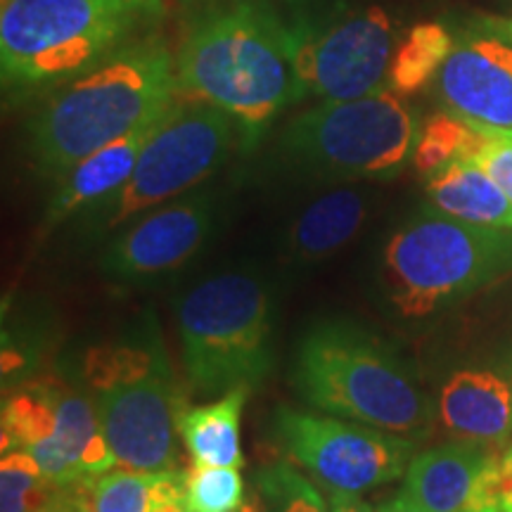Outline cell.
I'll return each mask as SVG.
<instances>
[{
	"instance_id": "6da1fadb",
	"label": "cell",
	"mask_w": 512,
	"mask_h": 512,
	"mask_svg": "<svg viewBox=\"0 0 512 512\" xmlns=\"http://www.w3.org/2000/svg\"><path fill=\"white\" fill-rule=\"evenodd\" d=\"M181 98L176 55L159 38L128 41L105 60L53 88L29 124V152L46 176L67 174L102 145Z\"/></svg>"
},
{
	"instance_id": "7a4b0ae2",
	"label": "cell",
	"mask_w": 512,
	"mask_h": 512,
	"mask_svg": "<svg viewBox=\"0 0 512 512\" xmlns=\"http://www.w3.org/2000/svg\"><path fill=\"white\" fill-rule=\"evenodd\" d=\"M176 76L181 95L219 107L247 136L306 98L292 27L256 0L197 19L176 53Z\"/></svg>"
},
{
	"instance_id": "3957f363",
	"label": "cell",
	"mask_w": 512,
	"mask_h": 512,
	"mask_svg": "<svg viewBox=\"0 0 512 512\" xmlns=\"http://www.w3.org/2000/svg\"><path fill=\"white\" fill-rule=\"evenodd\" d=\"M292 382L309 406L363 425L425 439L434 406L387 344L349 323L306 332L294 356Z\"/></svg>"
},
{
	"instance_id": "277c9868",
	"label": "cell",
	"mask_w": 512,
	"mask_h": 512,
	"mask_svg": "<svg viewBox=\"0 0 512 512\" xmlns=\"http://www.w3.org/2000/svg\"><path fill=\"white\" fill-rule=\"evenodd\" d=\"M152 0H0L5 91L74 79L128 43Z\"/></svg>"
},
{
	"instance_id": "5b68a950",
	"label": "cell",
	"mask_w": 512,
	"mask_h": 512,
	"mask_svg": "<svg viewBox=\"0 0 512 512\" xmlns=\"http://www.w3.org/2000/svg\"><path fill=\"white\" fill-rule=\"evenodd\" d=\"M83 380L119 467L178 470L183 394L159 342H110L83 356Z\"/></svg>"
},
{
	"instance_id": "8992f818",
	"label": "cell",
	"mask_w": 512,
	"mask_h": 512,
	"mask_svg": "<svg viewBox=\"0 0 512 512\" xmlns=\"http://www.w3.org/2000/svg\"><path fill=\"white\" fill-rule=\"evenodd\" d=\"M512 268V230L422 211L382 249L389 302L403 318H425L482 290Z\"/></svg>"
},
{
	"instance_id": "52a82bcc",
	"label": "cell",
	"mask_w": 512,
	"mask_h": 512,
	"mask_svg": "<svg viewBox=\"0 0 512 512\" xmlns=\"http://www.w3.org/2000/svg\"><path fill=\"white\" fill-rule=\"evenodd\" d=\"M418 114L394 88L354 100H323L280 138L287 162L318 181L392 178L413 157Z\"/></svg>"
},
{
	"instance_id": "ba28073f",
	"label": "cell",
	"mask_w": 512,
	"mask_h": 512,
	"mask_svg": "<svg viewBox=\"0 0 512 512\" xmlns=\"http://www.w3.org/2000/svg\"><path fill=\"white\" fill-rule=\"evenodd\" d=\"M192 387L228 394L259 384L273 366L271 297L259 275L230 271L195 285L178 304Z\"/></svg>"
},
{
	"instance_id": "9c48e42d",
	"label": "cell",
	"mask_w": 512,
	"mask_h": 512,
	"mask_svg": "<svg viewBox=\"0 0 512 512\" xmlns=\"http://www.w3.org/2000/svg\"><path fill=\"white\" fill-rule=\"evenodd\" d=\"M233 136V117L181 95L147 138L131 178L107 202L105 228H117L209 178L226 159Z\"/></svg>"
},
{
	"instance_id": "30bf717a",
	"label": "cell",
	"mask_w": 512,
	"mask_h": 512,
	"mask_svg": "<svg viewBox=\"0 0 512 512\" xmlns=\"http://www.w3.org/2000/svg\"><path fill=\"white\" fill-rule=\"evenodd\" d=\"M22 448L60 489L117 465L95 401L57 377H41L3 403V451Z\"/></svg>"
},
{
	"instance_id": "8fae6325",
	"label": "cell",
	"mask_w": 512,
	"mask_h": 512,
	"mask_svg": "<svg viewBox=\"0 0 512 512\" xmlns=\"http://www.w3.org/2000/svg\"><path fill=\"white\" fill-rule=\"evenodd\" d=\"M294 67L304 93L323 100H354L389 86L399 48L396 19L380 5L347 10L323 22L290 24Z\"/></svg>"
},
{
	"instance_id": "7c38bea8",
	"label": "cell",
	"mask_w": 512,
	"mask_h": 512,
	"mask_svg": "<svg viewBox=\"0 0 512 512\" xmlns=\"http://www.w3.org/2000/svg\"><path fill=\"white\" fill-rule=\"evenodd\" d=\"M273 427L294 463L325 489L363 494L406 475L418 441L363 422L278 408Z\"/></svg>"
},
{
	"instance_id": "4fadbf2b",
	"label": "cell",
	"mask_w": 512,
	"mask_h": 512,
	"mask_svg": "<svg viewBox=\"0 0 512 512\" xmlns=\"http://www.w3.org/2000/svg\"><path fill=\"white\" fill-rule=\"evenodd\" d=\"M434 86L446 112L512 131V24L482 17L460 27Z\"/></svg>"
},
{
	"instance_id": "5bb4252c",
	"label": "cell",
	"mask_w": 512,
	"mask_h": 512,
	"mask_svg": "<svg viewBox=\"0 0 512 512\" xmlns=\"http://www.w3.org/2000/svg\"><path fill=\"white\" fill-rule=\"evenodd\" d=\"M211 228V195H192L159 204L107 245L102 271L128 283L164 275L200 252L209 240Z\"/></svg>"
},
{
	"instance_id": "9a60e30c",
	"label": "cell",
	"mask_w": 512,
	"mask_h": 512,
	"mask_svg": "<svg viewBox=\"0 0 512 512\" xmlns=\"http://www.w3.org/2000/svg\"><path fill=\"white\" fill-rule=\"evenodd\" d=\"M498 446L453 441L413 456L403 489L427 512H503Z\"/></svg>"
},
{
	"instance_id": "2e32d148",
	"label": "cell",
	"mask_w": 512,
	"mask_h": 512,
	"mask_svg": "<svg viewBox=\"0 0 512 512\" xmlns=\"http://www.w3.org/2000/svg\"><path fill=\"white\" fill-rule=\"evenodd\" d=\"M439 418L451 437L501 446L512 434V389L491 370H458L439 394Z\"/></svg>"
},
{
	"instance_id": "e0dca14e",
	"label": "cell",
	"mask_w": 512,
	"mask_h": 512,
	"mask_svg": "<svg viewBox=\"0 0 512 512\" xmlns=\"http://www.w3.org/2000/svg\"><path fill=\"white\" fill-rule=\"evenodd\" d=\"M162 117L145 121V124L133 128L126 136L102 145L100 150L91 152L79 164H74L67 174H62L46 209L48 226L69 219V216L81 211L83 207L110 200L114 192L131 178L147 138L152 136V131H155Z\"/></svg>"
},
{
	"instance_id": "ac0fdd59",
	"label": "cell",
	"mask_w": 512,
	"mask_h": 512,
	"mask_svg": "<svg viewBox=\"0 0 512 512\" xmlns=\"http://www.w3.org/2000/svg\"><path fill=\"white\" fill-rule=\"evenodd\" d=\"M427 197L441 214L486 228L512 230V202L482 166L453 159L427 176Z\"/></svg>"
},
{
	"instance_id": "d6986e66",
	"label": "cell",
	"mask_w": 512,
	"mask_h": 512,
	"mask_svg": "<svg viewBox=\"0 0 512 512\" xmlns=\"http://www.w3.org/2000/svg\"><path fill=\"white\" fill-rule=\"evenodd\" d=\"M368 202L358 190L339 188L311 202L285 235V252L302 264H316L339 252L361 230Z\"/></svg>"
},
{
	"instance_id": "ffe728a7",
	"label": "cell",
	"mask_w": 512,
	"mask_h": 512,
	"mask_svg": "<svg viewBox=\"0 0 512 512\" xmlns=\"http://www.w3.org/2000/svg\"><path fill=\"white\" fill-rule=\"evenodd\" d=\"M249 387L223 394L219 401L185 411L181 434L192 463L209 467H240V415Z\"/></svg>"
},
{
	"instance_id": "44dd1931",
	"label": "cell",
	"mask_w": 512,
	"mask_h": 512,
	"mask_svg": "<svg viewBox=\"0 0 512 512\" xmlns=\"http://www.w3.org/2000/svg\"><path fill=\"white\" fill-rule=\"evenodd\" d=\"M185 501V470H110L88 482L91 512H157L169 501Z\"/></svg>"
},
{
	"instance_id": "7402d4cb",
	"label": "cell",
	"mask_w": 512,
	"mask_h": 512,
	"mask_svg": "<svg viewBox=\"0 0 512 512\" xmlns=\"http://www.w3.org/2000/svg\"><path fill=\"white\" fill-rule=\"evenodd\" d=\"M453 38L456 34L441 22L415 24L396 48L389 69V88H394L403 98L425 91L444 67L453 48Z\"/></svg>"
},
{
	"instance_id": "603a6c76",
	"label": "cell",
	"mask_w": 512,
	"mask_h": 512,
	"mask_svg": "<svg viewBox=\"0 0 512 512\" xmlns=\"http://www.w3.org/2000/svg\"><path fill=\"white\" fill-rule=\"evenodd\" d=\"M240 512H332V508L292 465L275 463L254 477V491Z\"/></svg>"
},
{
	"instance_id": "cb8c5ba5",
	"label": "cell",
	"mask_w": 512,
	"mask_h": 512,
	"mask_svg": "<svg viewBox=\"0 0 512 512\" xmlns=\"http://www.w3.org/2000/svg\"><path fill=\"white\" fill-rule=\"evenodd\" d=\"M60 486L43 475L34 458L22 448L3 451L0 460V512H41Z\"/></svg>"
},
{
	"instance_id": "d4e9b609",
	"label": "cell",
	"mask_w": 512,
	"mask_h": 512,
	"mask_svg": "<svg viewBox=\"0 0 512 512\" xmlns=\"http://www.w3.org/2000/svg\"><path fill=\"white\" fill-rule=\"evenodd\" d=\"M477 138V128L470 121L451 112L434 114L422 126L413 150V164L422 176H430L441 166L467 155Z\"/></svg>"
},
{
	"instance_id": "484cf974",
	"label": "cell",
	"mask_w": 512,
	"mask_h": 512,
	"mask_svg": "<svg viewBox=\"0 0 512 512\" xmlns=\"http://www.w3.org/2000/svg\"><path fill=\"white\" fill-rule=\"evenodd\" d=\"M245 482L238 467L192 463L185 470V508L190 512H240Z\"/></svg>"
},
{
	"instance_id": "4316f807",
	"label": "cell",
	"mask_w": 512,
	"mask_h": 512,
	"mask_svg": "<svg viewBox=\"0 0 512 512\" xmlns=\"http://www.w3.org/2000/svg\"><path fill=\"white\" fill-rule=\"evenodd\" d=\"M475 126V124H472ZM477 128V138L467 150L465 159L482 166L512 202V131H496V128Z\"/></svg>"
},
{
	"instance_id": "83f0119b",
	"label": "cell",
	"mask_w": 512,
	"mask_h": 512,
	"mask_svg": "<svg viewBox=\"0 0 512 512\" xmlns=\"http://www.w3.org/2000/svg\"><path fill=\"white\" fill-rule=\"evenodd\" d=\"M88 482L60 489L41 512H91V505H88Z\"/></svg>"
},
{
	"instance_id": "f1b7e54d",
	"label": "cell",
	"mask_w": 512,
	"mask_h": 512,
	"mask_svg": "<svg viewBox=\"0 0 512 512\" xmlns=\"http://www.w3.org/2000/svg\"><path fill=\"white\" fill-rule=\"evenodd\" d=\"M328 503L332 512H373L366 501L358 498V494H347V491L328 489Z\"/></svg>"
},
{
	"instance_id": "f546056e",
	"label": "cell",
	"mask_w": 512,
	"mask_h": 512,
	"mask_svg": "<svg viewBox=\"0 0 512 512\" xmlns=\"http://www.w3.org/2000/svg\"><path fill=\"white\" fill-rule=\"evenodd\" d=\"M501 510L512 512V446L501 456Z\"/></svg>"
},
{
	"instance_id": "4dcf8cb0",
	"label": "cell",
	"mask_w": 512,
	"mask_h": 512,
	"mask_svg": "<svg viewBox=\"0 0 512 512\" xmlns=\"http://www.w3.org/2000/svg\"><path fill=\"white\" fill-rule=\"evenodd\" d=\"M375 512H427V510L422 508V505H418V501H415L406 489H401L399 494L389 498L387 503H382Z\"/></svg>"
},
{
	"instance_id": "1f68e13d",
	"label": "cell",
	"mask_w": 512,
	"mask_h": 512,
	"mask_svg": "<svg viewBox=\"0 0 512 512\" xmlns=\"http://www.w3.org/2000/svg\"><path fill=\"white\" fill-rule=\"evenodd\" d=\"M157 512H190V510L185 508V501L181 498V501H169V503L159 505Z\"/></svg>"
},
{
	"instance_id": "d6a6232c",
	"label": "cell",
	"mask_w": 512,
	"mask_h": 512,
	"mask_svg": "<svg viewBox=\"0 0 512 512\" xmlns=\"http://www.w3.org/2000/svg\"><path fill=\"white\" fill-rule=\"evenodd\" d=\"M510 24H512V22H510Z\"/></svg>"
}]
</instances>
